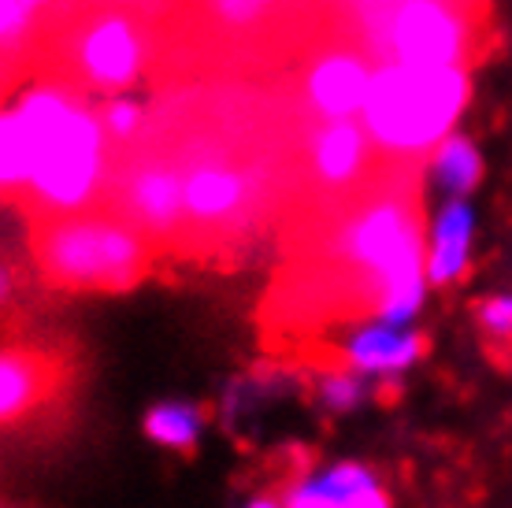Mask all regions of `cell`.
Masks as SVG:
<instances>
[{"label": "cell", "mask_w": 512, "mask_h": 508, "mask_svg": "<svg viewBox=\"0 0 512 508\" xmlns=\"http://www.w3.org/2000/svg\"><path fill=\"white\" fill-rule=\"evenodd\" d=\"M12 108L30 138L26 201L34 216L56 219L101 208L112 141L101 127V112L82 97V89L52 78L30 86Z\"/></svg>", "instance_id": "6da1fadb"}, {"label": "cell", "mask_w": 512, "mask_h": 508, "mask_svg": "<svg viewBox=\"0 0 512 508\" xmlns=\"http://www.w3.org/2000/svg\"><path fill=\"white\" fill-rule=\"evenodd\" d=\"M468 97V67L416 71L401 64H375L368 101L360 108V127L375 153L390 160H420L457 130Z\"/></svg>", "instance_id": "7a4b0ae2"}, {"label": "cell", "mask_w": 512, "mask_h": 508, "mask_svg": "<svg viewBox=\"0 0 512 508\" xmlns=\"http://www.w3.org/2000/svg\"><path fill=\"white\" fill-rule=\"evenodd\" d=\"M30 249L41 279L71 293L134 290L156 256V245L104 204L75 216L38 219Z\"/></svg>", "instance_id": "3957f363"}, {"label": "cell", "mask_w": 512, "mask_h": 508, "mask_svg": "<svg viewBox=\"0 0 512 508\" xmlns=\"http://www.w3.org/2000/svg\"><path fill=\"white\" fill-rule=\"evenodd\" d=\"M353 12L375 64L446 71L479 49L483 0H353Z\"/></svg>", "instance_id": "277c9868"}, {"label": "cell", "mask_w": 512, "mask_h": 508, "mask_svg": "<svg viewBox=\"0 0 512 508\" xmlns=\"http://www.w3.org/2000/svg\"><path fill=\"white\" fill-rule=\"evenodd\" d=\"M52 45L60 67L56 82L119 97L149 71L156 34L145 15L119 8H78L64 30L52 34Z\"/></svg>", "instance_id": "5b68a950"}, {"label": "cell", "mask_w": 512, "mask_h": 508, "mask_svg": "<svg viewBox=\"0 0 512 508\" xmlns=\"http://www.w3.org/2000/svg\"><path fill=\"white\" fill-rule=\"evenodd\" d=\"M182 171V245L227 242L256 219L260 178L223 153L193 156Z\"/></svg>", "instance_id": "8992f818"}, {"label": "cell", "mask_w": 512, "mask_h": 508, "mask_svg": "<svg viewBox=\"0 0 512 508\" xmlns=\"http://www.w3.org/2000/svg\"><path fill=\"white\" fill-rule=\"evenodd\" d=\"M108 190L112 193L104 208H112L145 242H153L156 249L182 245L186 216H182V171L175 160L130 164L119 178H108Z\"/></svg>", "instance_id": "52a82bcc"}, {"label": "cell", "mask_w": 512, "mask_h": 508, "mask_svg": "<svg viewBox=\"0 0 512 508\" xmlns=\"http://www.w3.org/2000/svg\"><path fill=\"white\" fill-rule=\"evenodd\" d=\"M372 75L375 60L364 52V45H353V41L323 45L301 71V104L316 123L360 119Z\"/></svg>", "instance_id": "ba28073f"}, {"label": "cell", "mask_w": 512, "mask_h": 508, "mask_svg": "<svg viewBox=\"0 0 512 508\" xmlns=\"http://www.w3.org/2000/svg\"><path fill=\"white\" fill-rule=\"evenodd\" d=\"M67 386V364L38 345H0V427L30 420Z\"/></svg>", "instance_id": "9c48e42d"}, {"label": "cell", "mask_w": 512, "mask_h": 508, "mask_svg": "<svg viewBox=\"0 0 512 508\" xmlns=\"http://www.w3.org/2000/svg\"><path fill=\"white\" fill-rule=\"evenodd\" d=\"M372 141L360 127V119H331L312 123L305 134V160L312 171V182L327 193L357 190L368 175Z\"/></svg>", "instance_id": "30bf717a"}, {"label": "cell", "mask_w": 512, "mask_h": 508, "mask_svg": "<svg viewBox=\"0 0 512 508\" xmlns=\"http://www.w3.org/2000/svg\"><path fill=\"white\" fill-rule=\"evenodd\" d=\"M423 353H427V338L423 334L386 327V323L360 327L338 349L342 364L360 371V375H397V371H405L409 364H416Z\"/></svg>", "instance_id": "8fae6325"}, {"label": "cell", "mask_w": 512, "mask_h": 508, "mask_svg": "<svg viewBox=\"0 0 512 508\" xmlns=\"http://www.w3.org/2000/svg\"><path fill=\"white\" fill-rule=\"evenodd\" d=\"M472 234H475V212L472 204L461 197H449L435 216L431 242H427V282L431 286H449L468 271L472 256Z\"/></svg>", "instance_id": "7c38bea8"}, {"label": "cell", "mask_w": 512, "mask_h": 508, "mask_svg": "<svg viewBox=\"0 0 512 508\" xmlns=\"http://www.w3.org/2000/svg\"><path fill=\"white\" fill-rule=\"evenodd\" d=\"M427 160H431V178H435L438 190H446L449 197H461V201L483 178V156L475 149V141L457 134V130Z\"/></svg>", "instance_id": "4fadbf2b"}, {"label": "cell", "mask_w": 512, "mask_h": 508, "mask_svg": "<svg viewBox=\"0 0 512 508\" xmlns=\"http://www.w3.org/2000/svg\"><path fill=\"white\" fill-rule=\"evenodd\" d=\"M30 186V138L15 108H0V197L23 193Z\"/></svg>", "instance_id": "5bb4252c"}, {"label": "cell", "mask_w": 512, "mask_h": 508, "mask_svg": "<svg viewBox=\"0 0 512 508\" xmlns=\"http://www.w3.org/2000/svg\"><path fill=\"white\" fill-rule=\"evenodd\" d=\"M201 408L186 405V401H167V405H156L149 416H145V434L153 442L167 445V449H193L197 438H201Z\"/></svg>", "instance_id": "9a60e30c"}, {"label": "cell", "mask_w": 512, "mask_h": 508, "mask_svg": "<svg viewBox=\"0 0 512 508\" xmlns=\"http://www.w3.org/2000/svg\"><path fill=\"white\" fill-rule=\"evenodd\" d=\"M282 12V0H201V15L223 34H256Z\"/></svg>", "instance_id": "2e32d148"}, {"label": "cell", "mask_w": 512, "mask_h": 508, "mask_svg": "<svg viewBox=\"0 0 512 508\" xmlns=\"http://www.w3.org/2000/svg\"><path fill=\"white\" fill-rule=\"evenodd\" d=\"M41 23L23 8V0H0V64H19L38 45Z\"/></svg>", "instance_id": "e0dca14e"}, {"label": "cell", "mask_w": 512, "mask_h": 508, "mask_svg": "<svg viewBox=\"0 0 512 508\" xmlns=\"http://www.w3.org/2000/svg\"><path fill=\"white\" fill-rule=\"evenodd\" d=\"M97 112H101V127L112 145H134L145 134V123H149V108L130 93L108 97Z\"/></svg>", "instance_id": "ac0fdd59"}, {"label": "cell", "mask_w": 512, "mask_h": 508, "mask_svg": "<svg viewBox=\"0 0 512 508\" xmlns=\"http://www.w3.org/2000/svg\"><path fill=\"white\" fill-rule=\"evenodd\" d=\"M475 319H479V331L487 334V342L498 353H512V293L487 297L475 312Z\"/></svg>", "instance_id": "d6986e66"}, {"label": "cell", "mask_w": 512, "mask_h": 508, "mask_svg": "<svg viewBox=\"0 0 512 508\" xmlns=\"http://www.w3.org/2000/svg\"><path fill=\"white\" fill-rule=\"evenodd\" d=\"M320 397L327 408L346 412L360 401V379H353L346 368H327L320 375Z\"/></svg>", "instance_id": "ffe728a7"}, {"label": "cell", "mask_w": 512, "mask_h": 508, "mask_svg": "<svg viewBox=\"0 0 512 508\" xmlns=\"http://www.w3.org/2000/svg\"><path fill=\"white\" fill-rule=\"evenodd\" d=\"M286 508H338V501L323 490L320 479H308V483H297L294 490H286Z\"/></svg>", "instance_id": "44dd1931"}, {"label": "cell", "mask_w": 512, "mask_h": 508, "mask_svg": "<svg viewBox=\"0 0 512 508\" xmlns=\"http://www.w3.org/2000/svg\"><path fill=\"white\" fill-rule=\"evenodd\" d=\"M75 4H86V8H119V12H134V15H156L164 12L171 0H75Z\"/></svg>", "instance_id": "7402d4cb"}, {"label": "cell", "mask_w": 512, "mask_h": 508, "mask_svg": "<svg viewBox=\"0 0 512 508\" xmlns=\"http://www.w3.org/2000/svg\"><path fill=\"white\" fill-rule=\"evenodd\" d=\"M338 508H390V497H386L372 479L368 486H360V490H353L349 497H342Z\"/></svg>", "instance_id": "603a6c76"}, {"label": "cell", "mask_w": 512, "mask_h": 508, "mask_svg": "<svg viewBox=\"0 0 512 508\" xmlns=\"http://www.w3.org/2000/svg\"><path fill=\"white\" fill-rule=\"evenodd\" d=\"M56 4H60V0H23V8L30 15H34V19H38L41 26L49 23L52 19V12H56Z\"/></svg>", "instance_id": "cb8c5ba5"}, {"label": "cell", "mask_w": 512, "mask_h": 508, "mask_svg": "<svg viewBox=\"0 0 512 508\" xmlns=\"http://www.w3.org/2000/svg\"><path fill=\"white\" fill-rule=\"evenodd\" d=\"M15 297V271L8 264H0V305H8Z\"/></svg>", "instance_id": "d4e9b609"}, {"label": "cell", "mask_w": 512, "mask_h": 508, "mask_svg": "<svg viewBox=\"0 0 512 508\" xmlns=\"http://www.w3.org/2000/svg\"><path fill=\"white\" fill-rule=\"evenodd\" d=\"M249 508H279V501H275V497H256Z\"/></svg>", "instance_id": "484cf974"}]
</instances>
